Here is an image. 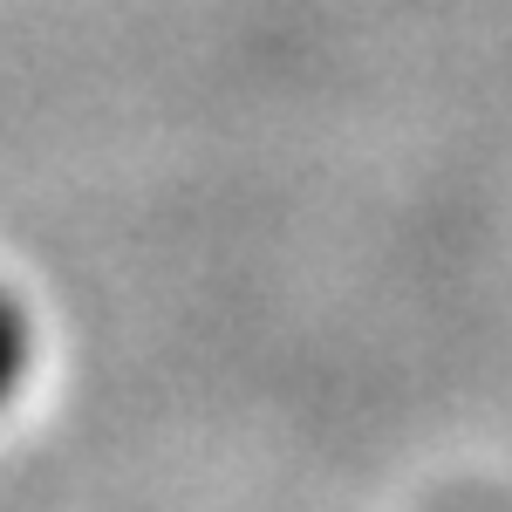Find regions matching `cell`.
I'll return each instance as SVG.
<instances>
[{
	"label": "cell",
	"mask_w": 512,
	"mask_h": 512,
	"mask_svg": "<svg viewBox=\"0 0 512 512\" xmlns=\"http://www.w3.org/2000/svg\"><path fill=\"white\" fill-rule=\"evenodd\" d=\"M28 355H35L28 315H21V301H14V294H0V403L21 390V376H28Z\"/></svg>",
	"instance_id": "obj_1"
},
{
	"label": "cell",
	"mask_w": 512,
	"mask_h": 512,
	"mask_svg": "<svg viewBox=\"0 0 512 512\" xmlns=\"http://www.w3.org/2000/svg\"><path fill=\"white\" fill-rule=\"evenodd\" d=\"M437 512H506V506L485 499V492H465V499H451V506H437Z\"/></svg>",
	"instance_id": "obj_2"
}]
</instances>
